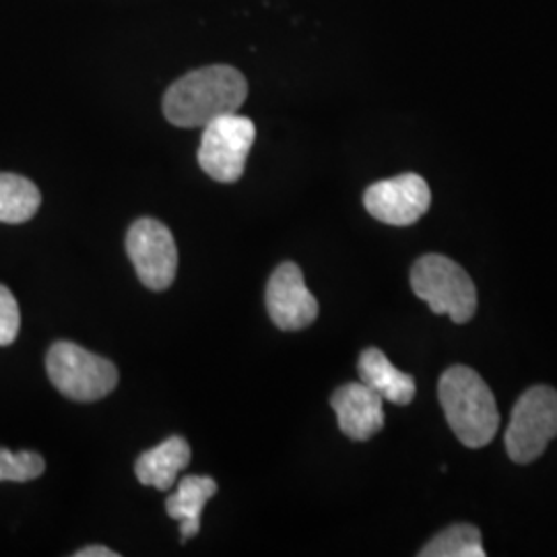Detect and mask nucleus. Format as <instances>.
Returning a JSON list of instances; mask_svg holds the SVG:
<instances>
[{
  "mask_svg": "<svg viewBox=\"0 0 557 557\" xmlns=\"http://www.w3.org/2000/svg\"><path fill=\"white\" fill-rule=\"evenodd\" d=\"M421 557H483V543L478 527L455 524L438 533L421 552Z\"/></svg>",
  "mask_w": 557,
  "mask_h": 557,
  "instance_id": "2eb2a0df",
  "label": "nucleus"
},
{
  "mask_svg": "<svg viewBox=\"0 0 557 557\" xmlns=\"http://www.w3.org/2000/svg\"><path fill=\"white\" fill-rule=\"evenodd\" d=\"M20 326V304L4 285H0V347H7L17 338Z\"/></svg>",
  "mask_w": 557,
  "mask_h": 557,
  "instance_id": "f3484780",
  "label": "nucleus"
},
{
  "mask_svg": "<svg viewBox=\"0 0 557 557\" xmlns=\"http://www.w3.org/2000/svg\"><path fill=\"white\" fill-rule=\"evenodd\" d=\"M126 252L140 283L153 292L168 289L178 271V248L172 232L161 221L137 220L126 236Z\"/></svg>",
  "mask_w": 557,
  "mask_h": 557,
  "instance_id": "0eeeda50",
  "label": "nucleus"
},
{
  "mask_svg": "<svg viewBox=\"0 0 557 557\" xmlns=\"http://www.w3.org/2000/svg\"><path fill=\"white\" fill-rule=\"evenodd\" d=\"M557 438V391L533 386L518 398L506 430V450L517 465L535 462Z\"/></svg>",
  "mask_w": 557,
  "mask_h": 557,
  "instance_id": "39448f33",
  "label": "nucleus"
},
{
  "mask_svg": "<svg viewBox=\"0 0 557 557\" xmlns=\"http://www.w3.org/2000/svg\"><path fill=\"white\" fill-rule=\"evenodd\" d=\"M46 370L60 395L79 403L108 397L119 384V370L110 359L100 358L71 341H59L50 347Z\"/></svg>",
  "mask_w": 557,
  "mask_h": 557,
  "instance_id": "20e7f679",
  "label": "nucleus"
},
{
  "mask_svg": "<svg viewBox=\"0 0 557 557\" xmlns=\"http://www.w3.org/2000/svg\"><path fill=\"white\" fill-rule=\"evenodd\" d=\"M41 205L38 186L17 174H0V221L25 223L32 220Z\"/></svg>",
  "mask_w": 557,
  "mask_h": 557,
  "instance_id": "4468645a",
  "label": "nucleus"
},
{
  "mask_svg": "<svg viewBox=\"0 0 557 557\" xmlns=\"http://www.w3.org/2000/svg\"><path fill=\"white\" fill-rule=\"evenodd\" d=\"M384 398L363 382H349L331 397L341 432L356 442L376 436L384 428Z\"/></svg>",
  "mask_w": 557,
  "mask_h": 557,
  "instance_id": "9d476101",
  "label": "nucleus"
},
{
  "mask_svg": "<svg viewBox=\"0 0 557 557\" xmlns=\"http://www.w3.org/2000/svg\"><path fill=\"white\" fill-rule=\"evenodd\" d=\"M190 444L180 436H172L137 458L135 475L139 479L140 485H151L165 492L174 485L180 471H184L190 465Z\"/></svg>",
  "mask_w": 557,
  "mask_h": 557,
  "instance_id": "9b49d317",
  "label": "nucleus"
},
{
  "mask_svg": "<svg viewBox=\"0 0 557 557\" xmlns=\"http://www.w3.org/2000/svg\"><path fill=\"white\" fill-rule=\"evenodd\" d=\"M199 163L202 172L223 184L238 182L257 139V126L246 116L227 114L202 126Z\"/></svg>",
  "mask_w": 557,
  "mask_h": 557,
  "instance_id": "423d86ee",
  "label": "nucleus"
},
{
  "mask_svg": "<svg viewBox=\"0 0 557 557\" xmlns=\"http://www.w3.org/2000/svg\"><path fill=\"white\" fill-rule=\"evenodd\" d=\"M215 494H218L215 479L188 475L180 481L178 490L165 499L168 517L180 522L182 543L199 535L202 508Z\"/></svg>",
  "mask_w": 557,
  "mask_h": 557,
  "instance_id": "ddd939ff",
  "label": "nucleus"
},
{
  "mask_svg": "<svg viewBox=\"0 0 557 557\" xmlns=\"http://www.w3.org/2000/svg\"><path fill=\"white\" fill-rule=\"evenodd\" d=\"M411 287L434 314L465 324L478 312V289L469 273L448 257L425 255L411 269Z\"/></svg>",
  "mask_w": 557,
  "mask_h": 557,
  "instance_id": "7ed1b4c3",
  "label": "nucleus"
},
{
  "mask_svg": "<svg viewBox=\"0 0 557 557\" xmlns=\"http://www.w3.org/2000/svg\"><path fill=\"white\" fill-rule=\"evenodd\" d=\"M267 310L281 331H301L319 319V301L296 262H283L267 285Z\"/></svg>",
  "mask_w": 557,
  "mask_h": 557,
  "instance_id": "1a4fd4ad",
  "label": "nucleus"
},
{
  "mask_svg": "<svg viewBox=\"0 0 557 557\" xmlns=\"http://www.w3.org/2000/svg\"><path fill=\"white\" fill-rule=\"evenodd\" d=\"M44 471H46V462L38 453H32V450L11 453L7 448H0V481L25 483V481L40 478Z\"/></svg>",
  "mask_w": 557,
  "mask_h": 557,
  "instance_id": "dca6fc26",
  "label": "nucleus"
},
{
  "mask_svg": "<svg viewBox=\"0 0 557 557\" xmlns=\"http://www.w3.org/2000/svg\"><path fill=\"white\" fill-rule=\"evenodd\" d=\"M438 397L448 425L467 448H483L498 434L496 398L475 370L448 368L440 379Z\"/></svg>",
  "mask_w": 557,
  "mask_h": 557,
  "instance_id": "f03ea898",
  "label": "nucleus"
},
{
  "mask_svg": "<svg viewBox=\"0 0 557 557\" xmlns=\"http://www.w3.org/2000/svg\"><path fill=\"white\" fill-rule=\"evenodd\" d=\"M248 96V83L227 64L202 66L176 81L163 96V114L180 128H199L236 114Z\"/></svg>",
  "mask_w": 557,
  "mask_h": 557,
  "instance_id": "f257e3e1",
  "label": "nucleus"
},
{
  "mask_svg": "<svg viewBox=\"0 0 557 557\" xmlns=\"http://www.w3.org/2000/svg\"><path fill=\"white\" fill-rule=\"evenodd\" d=\"M77 557H119V554L108 547H101V545H91V547H85L77 552Z\"/></svg>",
  "mask_w": 557,
  "mask_h": 557,
  "instance_id": "a211bd4d",
  "label": "nucleus"
},
{
  "mask_svg": "<svg viewBox=\"0 0 557 557\" xmlns=\"http://www.w3.org/2000/svg\"><path fill=\"white\" fill-rule=\"evenodd\" d=\"M430 202V186L418 174L380 180L363 195V205L374 220L398 227L418 223L428 213Z\"/></svg>",
  "mask_w": 557,
  "mask_h": 557,
  "instance_id": "6e6552de",
  "label": "nucleus"
},
{
  "mask_svg": "<svg viewBox=\"0 0 557 557\" xmlns=\"http://www.w3.org/2000/svg\"><path fill=\"white\" fill-rule=\"evenodd\" d=\"M359 379L384 400L409 405L416 398V379L400 372L376 347L366 349L358 361Z\"/></svg>",
  "mask_w": 557,
  "mask_h": 557,
  "instance_id": "f8f14e48",
  "label": "nucleus"
}]
</instances>
